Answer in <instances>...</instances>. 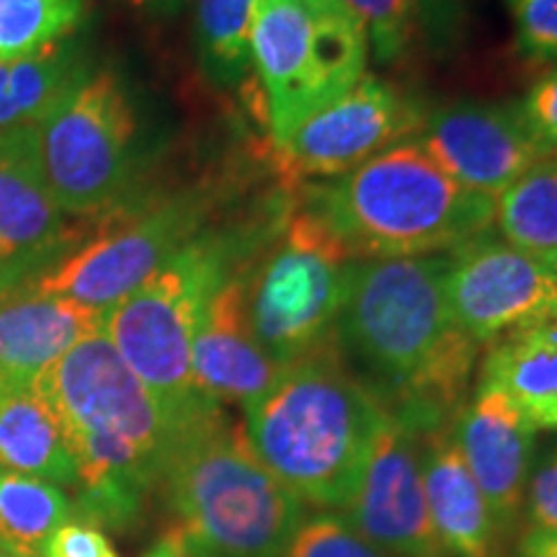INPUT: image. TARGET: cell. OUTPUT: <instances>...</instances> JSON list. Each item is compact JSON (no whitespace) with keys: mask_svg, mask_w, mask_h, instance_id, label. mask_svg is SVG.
I'll return each mask as SVG.
<instances>
[{"mask_svg":"<svg viewBox=\"0 0 557 557\" xmlns=\"http://www.w3.org/2000/svg\"><path fill=\"white\" fill-rule=\"evenodd\" d=\"M447 269L449 253L357 259L346 269L341 357L416 436L455 421L483 348L451 315Z\"/></svg>","mask_w":557,"mask_h":557,"instance_id":"6da1fadb","label":"cell"},{"mask_svg":"<svg viewBox=\"0 0 557 557\" xmlns=\"http://www.w3.org/2000/svg\"><path fill=\"white\" fill-rule=\"evenodd\" d=\"M34 389L58 413L73 449V517L96 529H127L160 485L178 438L150 389L103 329L81 338Z\"/></svg>","mask_w":557,"mask_h":557,"instance_id":"7a4b0ae2","label":"cell"},{"mask_svg":"<svg viewBox=\"0 0 557 557\" xmlns=\"http://www.w3.org/2000/svg\"><path fill=\"white\" fill-rule=\"evenodd\" d=\"M387 410L333 344L295 361L243 406V434L263 468L320 508L357 496Z\"/></svg>","mask_w":557,"mask_h":557,"instance_id":"3957f363","label":"cell"},{"mask_svg":"<svg viewBox=\"0 0 557 557\" xmlns=\"http://www.w3.org/2000/svg\"><path fill=\"white\" fill-rule=\"evenodd\" d=\"M287 212L205 227L143 287L103 312V333L163 410L176 434L220 408L197 387L194 333L209 299L274 238Z\"/></svg>","mask_w":557,"mask_h":557,"instance_id":"277c9868","label":"cell"},{"mask_svg":"<svg viewBox=\"0 0 557 557\" xmlns=\"http://www.w3.org/2000/svg\"><path fill=\"white\" fill-rule=\"evenodd\" d=\"M299 205L318 214L354 259L451 253L496 225V199L459 186L416 139L344 176L308 184Z\"/></svg>","mask_w":557,"mask_h":557,"instance_id":"5b68a950","label":"cell"},{"mask_svg":"<svg viewBox=\"0 0 557 557\" xmlns=\"http://www.w3.org/2000/svg\"><path fill=\"white\" fill-rule=\"evenodd\" d=\"M181 549L214 557H284L305 504L253 455L225 406L181 431L160 485Z\"/></svg>","mask_w":557,"mask_h":557,"instance_id":"8992f818","label":"cell"},{"mask_svg":"<svg viewBox=\"0 0 557 557\" xmlns=\"http://www.w3.org/2000/svg\"><path fill=\"white\" fill-rule=\"evenodd\" d=\"M364 24L344 0H259L250 34V73L263 120L282 143L369 73Z\"/></svg>","mask_w":557,"mask_h":557,"instance_id":"52a82bcc","label":"cell"},{"mask_svg":"<svg viewBox=\"0 0 557 557\" xmlns=\"http://www.w3.org/2000/svg\"><path fill=\"white\" fill-rule=\"evenodd\" d=\"M39 165L54 201L73 220L122 207L139 160V124L127 83L90 65L34 127Z\"/></svg>","mask_w":557,"mask_h":557,"instance_id":"ba28073f","label":"cell"},{"mask_svg":"<svg viewBox=\"0 0 557 557\" xmlns=\"http://www.w3.org/2000/svg\"><path fill=\"white\" fill-rule=\"evenodd\" d=\"M357 261L318 214L287 212L246 271L250 329L263 351L287 369L336 344L346 269Z\"/></svg>","mask_w":557,"mask_h":557,"instance_id":"9c48e42d","label":"cell"},{"mask_svg":"<svg viewBox=\"0 0 557 557\" xmlns=\"http://www.w3.org/2000/svg\"><path fill=\"white\" fill-rule=\"evenodd\" d=\"M212 207L209 191L184 189L139 207L111 209L94 235L86 233L73 253L24 289L107 312L209 227Z\"/></svg>","mask_w":557,"mask_h":557,"instance_id":"30bf717a","label":"cell"},{"mask_svg":"<svg viewBox=\"0 0 557 557\" xmlns=\"http://www.w3.org/2000/svg\"><path fill=\"white\" fill-rule=\"evenodd\" d=\"M421 122L416 103L367 73L344 96L299 122L282 143H274V165L292 184L338 178L393 145L413 139Z\"/></svg>","mask_w":557,"mask_h":557,"instance_id":"8fae6325","label":"cell"},{"mask_svg":"<svg viewBox=\"0 0 557 557\" xmlns=\"http://www.w3.org/2000/svg\"><path fill=\"white\" fill-rule=\"evenodd\" d=\"M447 302L459 329L487 346L557 320V271L487 233L449 253Z\"/></svg>","mask_w":557,"mask_h":557,"instance_id":"7c38bea8","label":"cell"},{"mask_svg":"<svg viewBox=\"0 0 557 557\" xmlns=\"http://www.w3.org/2000/svg\"><path fill=\"white\" fill-rule=\"evenodd\" d=\"M86 238L54 201L34 127L0 135V297L29 287Z\"/></svg>","mask_w":557,"mask_h":557,"instance_id":"4fadbf2b","label":"cell"},{"mask_svg":"<svg viewBox=\"0 0 557 557\" xmlns=\"http://www.w3.org/2000/svg\"><path fill=\"white\" fill-rule=\"evenodd\" d=\"M413 139L459 186L491 199L547 160L521 103H444L423 114Z\"/></svg>","mask_w":557,"mask_h":557,"instance_id":"5bb4252c","label":"cell"},{"mask_svg":"<svg viewBox=\"0 0 557 557\" xmlns=\"http://www.w3.org/2000/svg\"><path fill=\"white\" fill-rule=\"evenodd\" d=\"M346 519L387 557H449L431 524L421 442L387 416Z\"/></svg>","mask_w":557,"mask_h":557,"instance_id":"9a60e30c","label":"cell"},{"mask_svg":"<svg viewBox=\"0 0 557 557\" xmlns=\"http://www.w3.org/2000/svg\"><path fill=\"white\" fill-rule=\"evenodd\" d=\"M451 434L483 491L500 540L511 537L524 511L537 429L498 387L478 382L451 421Z\"/></svg>","mask_w":557,"mask_h":557,"instance_id":"2e32d148","label":"cell"},{"mask_svg":"<svg viewBox=\"0 0 557 557\" xmlns=\"http://www.w3.org/2000/svg\"><path fill=\"white\" fill-rule=\"evenodd\" d=\"M246 263L209 299L191 346L197 387L220 406H248L282 377L284 367L263 351L248 318Z\"/></svg>","mask_w":557,"mask_h":557,"instance_id":"e0dca14e","label":"cell"},{"mask_svg":"<svg viewBox=\"0 0 557 557\" xmlns=\"http://www.w3.org/2000/svg\"><path fill=\"white\" fill-rule=\"evenodd\" d=\"M103 329V312L65 297L18 289L0 297V395L34 389L41 374Z\"/></svg>","mask_w":557,"mask_h":557,"instance_id":"ac0fdd59","label":"cell"},{"mask_svg":"<svg viewBox=\"0 0 557 557\" xmlns=\"http://www.w3.org/2000/svg\"><path fill=\"white\" fill-rule=\"evenodd\" d=\"M431 524L449 557H500V534L455 434L442 426L418 436Z\"/></svg>","mask_w":557,"mask_h":557,"instance_id":"d6986e66","label":"cell"},{"mask_svg":"<svg viewBox=\"0 0 557 557\" xmlns=\"http://www.w3.org/2000/svg\"><path fill=\"white\" fill-rule=\"evenodd\" d=\"M478 382L498 387L534 429L557 431V320L485 346Z\"/></svg>","mask_w":557,"mask_h":557,"instance_id":"ffe728a7","label":"cell"},{"mask_svg":"<svg viewBox=\"0 0 557 557\" xmlns=\"http://www.w3.org/2000/svg\"><path fill=\"white\" fill-rule=\"evenodd\" d=\"M0 468L75 487L78 468L65 429L37 389L0 395Z\"/></svg>","mask_w":557,"mask_h":557,"instance_id":"44dd1931","label":"cell"},{"mask_svg":"<svg viewBox=\"0 0 557 557\" xmlns=\"http://www.w3.org/2000/svg\"><path fill=\"white\" fill-rule=\"evenodd\" d=\"M88 65V54L75 37L26 58L0 60V135L37 127Z\"/></svg>","mask_w":557,"mask_h":557,"instance_id":"7402d4cb","label":"cell"},{"mask_svg":"<svg viewBox=\"0 0 557 557\" xmlns=\"http://www.w3.org/2000/svg\"><path fill=\"white\" fill-rule=\"evenodd\" d=\"M73 519V500L60 485L0 468V553L45 557L52 534Z\"/></svg>","mask_w":557,"mask_h":557,"instance_id":"603a6c76","label":"cell"},{"mask_svg":"<svg viewBox=\"0 0 557 557\" xmlns=\"http://www.w3.org/2000/svg\"><path fill=\"white\" fill-rule=\"evenodd\" d=\"M496 225L508 246L540 261L557 253V163L534 165L496 199Z\"/></svg>","mask_w":557,"mask_h":557,"instance_id":"cb8c5ba5","label":"cell"},{"mask_svg":"<svg viewBox=\"0 0 557 557\" xmlns=\"http://www.w3.org/2000/svg\"><path fill=\"white\" fill-rule=\"evenodd\" d=\"M259 0H197V50L207 78L235 88L250 75V34Z\"/></svg>","mask_w":557,"mask_h":557,"instance_id":"d4e9b609","label":"cell"},{"mask_svg":"<svg viewBox=\"0 0 557 557\" xmlns=\"http://www.w3.org/2000/svg\"><path fill=\"white\" fill-rule=\"evenodd\" d=\"M88 0H0V60H16L75 37Z\"/></svg>","mask_w":557,"mask_h":557,"instance_id":"484cf974","label":"cell"},{"mask_svg":"<svg viewBox=\"0 0 557 557\" xmlns=\"http://www.w3.org/2000/svg\"><path fill=\"white\" fill-rule=\"evenodd\" d=\"M364 24L369 47L382 65L398 62L416 39L447 13L449 0H344Z\"/></svg>","mask_w":557,"mask_h":557,"instance_id":"4316f807","label":"cell"},{"mask_svg":"<svg viewBox=\"0 0 557 557\" xmlns=\"http://www.w3.org/2000/svg\"><path fill=\"white\" fill-rule=\"evenodd\" d=\"M284 557H387L357 527L338 513H318L302 519Z\"/></svg>","mask_w":557,"mask_h":557,"instance_id":"83f0119b","label":"cell"},{"mask_svg":"<svg viewBox=\"0 0 557 557\" xmlns=\"http://www.w3.org/2000/svg\"><path fill=\"white\" fill-rule=\"evenodd\" d=\"M521 58L557 62V0H506Z\"/></svg>","mask_w":557,"mask_h":557,"instance_id":"f1b7e54d","label":"cell"},{"mask_svg":"<svg viewBox=\"0 0 557 557\" xmlns=\"http://www.w3.org/2000/svg\"><path fill=\"white\" fill-rule=\"evenodd\" d=\"M521 111L547 160L557 163V67L534 83L521 103Z\"/></svg>","mask_w":557,"mask_h":557,"instance_id":"f546056e","label":"cell"},{"mask_svg":"<svg viewBox=\"0 0 557 557\" xmlns=\"http://www.w3.org/2000/svg\"><path fill=\"white\" fill-rule=\"evenodd\" d=\"M524 513L529 529L557 532V451L542 459L527 485Z\"/></svg>","mask_w":557,"mask_h":557,"instance_id":"4dcf8cb0","label":"cell"},{"mask_svg":"<svg viewBox=\"0 0 557 557\" xmlns=\"http://www.w3.org/2000/svg\"><path fill=\"white\" fill-rule=\"evenodd\" d=\"M45 557H116L109 540L101 529L83 524V521H67L52 534Z\"/></svg>","mask_w":557,"mask_h":557,"instance_id":"1f68e13d","label":"cell"},{"mask_svg":"<svg viewBox=\"0 0 557 557\" xmlns=\"http://www.w3.org/2000/svg\"><path fill=\"white\" fill-rule=\"evenodd\" d=\"M513 557H557V532H542V529H524L517 540Z\"/></svg>","mask_w":557,"mask_h":557,"instance_id":"d6a6232c","label":"cell"},{"mask_svg":"<svg viewBox=\"0 0 557 557\" xmlns=\"http://www.w3.org/2000/svg\"><path fill=\"white\" fill-rule=\"evenodd\" d=\"M124 3L132 5V9L139 13H145V16L169 18L176 16V13L184 9L186 0H124Z\"/></svg>","mask_w":557,"mask_h":557,"instance_id":"836d02e7","label":"cell"},{"mask_svg":"<svg viewBox=\"0 0 557 557\" xmlns=\"http://www.w3.org/2000/svg\"><path fill=\"white\" fill-rule=\"evenodd\" d=\"M148 557H181V555H178V545H176V540H173L171 534H169V537L160 540L158 545L150 549Z\"/></svg>","mask_w":557,"mask_h":557,"instance_id":"e575fe53","label":"cell"},{"mask_svg":"<svg viewBox=\"0 0 557 557\" xmlns=\"http://www.w3.org/2000/svg\"><path fill=\"white\" fill-rule=\"evenodd\" d=\"M176 545H178V542H176ZM178 555L181 557H214V555H205V553H191V549H181V547H178Z\"/></svg>","mask_w":557,"mask_h":557,"instance_id":"d590c367","label":"cell"},{"mask_svg":"<svg viewBox=\"0 0 557 557\" xmlns=\"http://www.w3.org/2000/svg\"><path fill=\"white\" fill-rule=\"evenodd\" d=\"M547 267H553V269L557 271V253L553 256V259H549V261H547Z\"/></svg>","mask_w":557,"mask_h":557,"instance_id":"8d00e7d4","label":"cell"},{"mask_svg":"<svg viewBox=\"0 0 557 557\" xmlns=\"http://www.w3.org/2000/svg\"><path fill=\"white\" fill-rule=\"evenodd\" d=\"M0 557H5V555H3V553H0Z\"/></svg>","mask_w":557,"mask_h":557,"instance_id":"74e56055","label":"cell"}]
</instances>
